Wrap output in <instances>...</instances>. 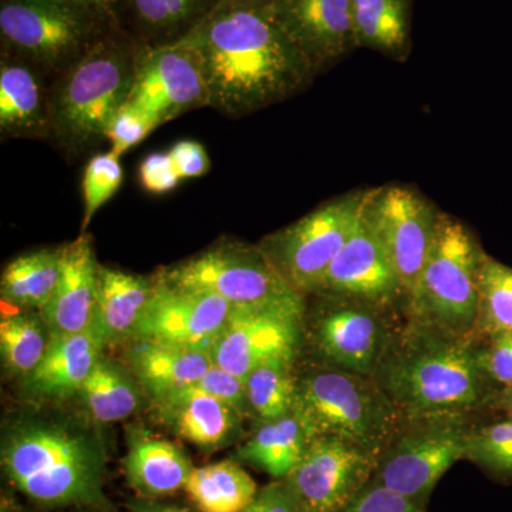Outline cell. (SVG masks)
<instances>
[{"instance_id":"cell-28","label":"cell","mask_w":512,"mask_h":512,"mask_svg":"<svg viewBox=\"0 0 512 512\" xmlns=\"http://www.w3.org/2000/svg\"><path fill=\"white\" fill-rule=\"evenodd\" d=\"M312 439L301 417L292 412L279 419L261 421L255 433L239 448L237 458L275 480H284L301 461Z\"/></svg>"},{"instance_id":"cell-18","label":"cell","mask_w":512,"mask_h":512,"mask_svg":"<svg viewBox=\"0 0 512 512\" xmlns=\"http://www.w3.org/2000/svg\"><path fill=\"white\" fill-rule=\"evenodd\" d=\"M269 9L318 73L357 49L349 0H271Z\"/></svg>"},{"instance_id":"cell-32","label":"cell","mask_w":512,"mask_h":512,"mask_svg":"<svg viewBox=\"0 0 512 512\" xmlns=\"http://www.w3.org/2000/svg\"><path fill=\"white\" fill-rule=\"evenodd\" d=\"M49 340V329L40 313L2 302L0 356L10 375L23 380L32 375L45 356Z\"/></svg>"},{"instance_id":"cell-12","label":"cell","mask_w":512,"mask_h":512,"mask_svg":"<svg viewBox=\"0 0 512 512\" xmlns=\"http://www.w3.org/2000/svg\"><path fill=\"white\" fill-rule=\"evenodd\" d=\"M379 460L352 441L316 436L284 481L299 512H340L372 481Z\"/></svg>"},{"instance_id":"cell-46","label":"cell","mask_w":512,"mask_h":512,"mask_svg":"<svg viewBox=\"0 0 512 512\" xmlns=\"http://www.w3.org/2000/svg\"><path fill=\"white\" fill-rule=\"evenodd\" d=\"M133 512H190L185 508L175 507V505H165L150 503V501H141L133 505Z\"/></svg>"},{"instance_id":"cell-7","label":"cell","mask_w":512,"mask_h":512,"mask_svg":"<svg viewBox=\"0 0 512 512\" xmlns=\"http://www.w3.org/2000/svg\"><path fill=\"white\" fill-rule=\"evenodd\" d=\"M156 276L177 288L215 293L237 309L305 316V296L286 281L261 248L244 242L224 239Z\"/></svg>"},{"instance_id":"cell-11","label":"cell","mask_w":512,"mask_h":512,"mask_svg":"<svg viewBox=\"0 0 512 512\" xmlns=\"http://www.w3.org/2000/svg\"><path fill=\"white\" fill-rule=\"evenodd\" d=\"M319 296L313 313V346L323 363L373 377L402 329L397 312L375 303L335 295Z\"/></svg>"},{"instance_id":"cell-22","label":"cell","mask_w":512,"mask_h":512,"mask_svg":"<svg viewBox=\"0 0 512 512\" xmlns=\"http://www.w3.org/2000/svg\"><path fill=\"white\" fill-rule=\"evenodd\" d=\"M158 417L181 439L215 450L234 439L242 414L211 394L187 387L154 399Z\"/></svg>"},{"instance_id":"cell-13","label":"cell","mask_w":512,"mask_h":512,"mask_svg":"<svg viewBox=\"0 0 512 512\" xmlns=\"http://www.w3.org/2000/svg\"><path fill=\"white\" fill-rule=\"evenodd\" d=\"M363 211L409 299L436 237L440 211L419 192L402 185L366 191Z\"/></svg>"},{"instance_id":"cell-9","label":"cell","mask_w":512,"mask_h":512,"mask_svg":"<svg viewBox=\"0 0 512 512\" xmlns=\"http://www.w3.org/2000/svg\"><path fill=\"white\" fill-rule=\"evenodd\" d=\"M471 413H439L406 417L380 456L373 483L429 505L444 474L464 460L474 429Z\"/></svg>"},{"instance_id":"cell-6","label":"cell","mask_w":512,"mask_h":512,"mask_svg":"<svg viewBox=\"0 0 512 512\" xmlns=\"http://www.w3.org/2000/svg\"><path fill=\"white\" fill-rule=\"evenodd\" d=\"M483 255L466 225L440 212L426 264L407 299L406 319L448 332L476 333Z\"/></svg>"},{"instance_id":"cell-16","label":"cell","mask_w":512,"mask_h":512,"mask_svg":"<svg viewBox=\"0 0 512 512\" xmlns=\"http://www.w3.org/2000/svg\"><path fill=\"white\" fill-rule=\"evenodd\" d=\"M313 295L359 299L393 311L403 309L406 315V293L363 208L352 235Z\"/></svg>"},{"instance_id":"cell-37","label":"cell","mask_w":512,"mask_h":512,"mask_svg":"<svg viewBox=\"0 0 512 512\" xmlns=\"http://www.w3.org/2000/svg\"><path fill=\"white\" fill-rule=\"evenodd\" d=\"M156 128V124L148 119L143 111L127 103L116 114L107 130L106 140L110 141L111 153L123 156L128 150L146 140L148 134Z\"/></svg>"},{"instance_id":"cell-8","label":"cell","mask_w":512,"mask_h":512,"mask_svg":"<svg viewBox=\"0 0 512 512\" xmlns=\"http://www.w3.org/2000/svg\"><path fill=\"white\" fill-rule=\"evenodd\" d=\"M114 32L72 0H0V49L52 79Z\"/></svg>"},{"instance_id":"cell-17","label":"cell","mask_w":512,"mask_h":512,"mask_svg":"<svg viewBox=\"0 0 512 512\" xmlns=\"http://www.w3.org/2000/svg\"><path fill=\"white\" fill-rule=\"evenodd\" d=\"M303 316L234 309L210 350L214 365L245 379L275 359H296L303 342Z\"/></svg>"},{"instance_id":"cell-29","label":"cell","mask_w":512,"mask_h":512,"mask_svg":"<svg viewBox=\"0 0 512 512\" xmlns=\"http://www.w3.org/2000/svg\"><path fill=\"white\" fill-rule=\"evenodd\" d=\"M60 268L62 247L19 255L3 269L0 278L2 302L28 311H42L59 284Z\"/></svg>"},{"instance_id":"cell-3","label":"cell","mask_w":512,"mask_h":512,"mask_svg":"<svg viewBox=\"0 0 512 512\" xmlns=\"http://www.w3.org/2000/svg\"><path fill=\"white\" fill-rule=\"evenodd\" d=\"M0 463L19 493L45 507L100 505L106 450L72 421L23 417L3 431Z\"/></svg>"},{"instance_id":"cell-14","label":"cell","mask_w":512,"mask_h":512,"mask_svg":"<svg viewBox=\"0 0 512 512\" xmlns=\"http://www.w3.org/2000/svg\"><path fill=\"white\" fill-rule=\"evenodd\" d=\"M127 103L156 124H167L195 109L210 107L200 60L187 43L138 46L136 77Z\"/></svg>"},{"instance_id":"cell-5","label":"cell","mask_w":512,"mask_h":512,"mask_svg":"<svg viewBox=\"0 0 512 512\" xmlns=\"http://www.w3.org/2000/svg\"><path fill=\"white\" fill-rule=\"evenodd\" d=\"M293 412L312 437H339L380 456L404 419L372 377L328 365L298 375Z\"/></svg>"},{"instance_id":"cell-31","label":"cell","mask_w":512,"mask_h":512,"mask_svg":"<svg viewBox=\"0 0 512 512\" xmlns=\"http://www.w3.org/2000/svg\"><path fill=\"white\" fill-rule=\"evenodd\" d=\"M84 409L97 423L126 420L136 413L140 392L124 367L101 356L79 392Z\"/></svg>"},{"instance_id":"cell-39","label":"cell","mask_w":512,"mask_h":512,"mask_svg":"<svg viewBox=\"0 0 512 512\" xmlns=\"http://www.w3.org/2000/svg\"><path fill=\"white\" fill-rule=\"evenodd\" d=\"M195 386L211 394L215 399L221 400L222 403L228 404L242 416L249 413L247 387L242 377L212 363L210 369Z\"/></svg>"},{"instance_id":"cell-36","label":"cell","mask_w":512,"mask_h":512,"mask_svg":"<svg viewBox=\"0 0 512 512\" xmlns=\"http://www.w3.org/2000/svg\"><path fill=\"white\" fill-rule=\"evenodd\" d=\"M120 158L111 151L96 154L84 168L82 234H86L94 215L123 184L124 171Z\"/></svg>"},{"instance_id":"cell-42","label":"cell","mask_w":512,"mask_h":512,"mask_svg":"<svg viewBox=\"0 0 512 512\" xmlns=\"http://www.w3.org/2000/svg\"><path fill=\"white\" fill-rule=\"evenodd\" d=\"M168 154H170L181 180L202 177L210 171V157H208L204 146L197 141H178L171 147Z\"/></svg>"},{"instance_id":"cell-20","label":"cell","mask_w":512,"mask_h":512,"mask_svg":"<svg viewBox=\"0 0 512 512\" xmlns=\"http://www.w3.org/2000/svg\"><path fill=\"white\" fill-rule=\"evenodd\" d=\"M53 79L35 64L0 53V133L49 140Z\"/></svg>"},{"instance_id":"cell-33","label":"cell","mask_w":512,"mask_h":512,"mask_svg":"<svg viewBox=\"0 0 512 512\" xmlns=\"http://www.w3.org/2000/svg\"><path fill=\"white\" fill-rule=\"evenodd\" d=\"M296 359H275L245 377L249 412L259 421L279 419L293 412L298 373Z\"/></svg>"},{"instance_id":"cell-35","label":"cell","mask_w":512,"mask_h":512,"mask_svg":"<svg viewBox=\"0 0 512 512\" xmlns=\"http://www.w3.org/2000/svg\"><path fill=\"white\" fill-rule=\"evenodd\" d=\"M464 460L476 464L495 480L512 483V416L488 426L474 427Z\"/></svg>"},{"instance_id":"cell-23","label":"cell","mask_w":512,"mask_h":512,"mask_svg":"<svg viewBox=\"0 0 512 512\" xmlns=\"http://www.w3.org/2000/svg\"><path fill=\"white\" fill-rule=\"evenodd\" d=\"M194 468L187 454L171 441L141 427L128 430L124 471L131 487L144 497H165L184 490Z\"/></svg>"},{"instance_id":"cell-10","label":"cell","mask_w":512,"mask_h":512,"mask_svg":"<svg viewBox=\"0 0 512 512\" xmlns=\"http://www.w3.org/2000/svg\"><path fill=\"white\" fill-rule=\"evenodd\" d=\"M366 191L349 192L266 237L259 248L303 296L318 291L333 259L355 229Z\"/></svg>"},{"instance_id":"cell-34","label":"cell","mask_w":512,"mask_h":512,"mask_svg":"<svg viewBox=\"0 0 512 512\" xmlns=\"http://www.w3.org/2000/svg\"><path fill=\"white\" fill-rule=\"evenodd\" d=\"M512 332V268L483 255L478 272L476 333L481 339Z\"/></svg>"},{"instance_id":"cell-1","label":"cell","mask_w":512,"mask_h":512,"mask_svg":"<svg viewBox=\"0 0 512 512\" xmlns=\"http://www.w3.org/2000/svg\"><path fill=\"white\" fill-rule=\"evenodd\" d=\"M181 42L200 60L210 107L231 119L303 92L319 74L269 3L221 0Z\"/></svg>"},{"instance_id":"cell-43","label":"cell","mask_w":512,"mask_h":512,"mask_svg":"<svg viewBox=\"0 0 512 512\" xmlns=\"http://www.w3.org/2000/svg\"><path fill=\"white\" fill-rule=\"evenodd\" d=\"M241 512H299L284 480H275L256 494L255 500Z\"/></svg>"},{"instance_id":"cell-2","label":"cell","mask_w":512,"mask_h":512,"mask_svg":"<svg viewBox=\"0 0 512 512\" xmlns=\"http://www.w3.org/2000/svg\"><path fill=\"white\" fill-rule=\"evenodd\" d=\"M483 339L406 319L372 377L406 417L473 413L495 390L480 363Z\"/></svg>"},{"instance_id":"cell-27","label":"cell","mask_w":512,"mask_h":512,"mask_svg":"<svg viewBox=\"0 0 512 512\" xmlns=\"http://www.w3.org/2000/svg\"><path fill=\"white\" fill-rule=\"evenodd\" d=\"M357 49L404 62L412 50V0H349Z\"/></svg>"},{"instance_id":"cell-41","label":"cell","mask_w":512,"mask_h":512,"mask_svg":"<svg viewBox=\"0 0 512 512\" xmlns=\"http://www.w3.org/2000/svg\"><path fill=\"white\" fill-rule=\"evenodd\" d=\"M141 187L148 194H168L177 188L181 180L168 153H151L144 158L138 170Z\"/></svg>"},{"instance_id":"cell-21","label":"cell","mask_w":512,"mask_h":512,"mask_svg":"<svg viewBox=\"0 0 512 512\" xmlns=\"http://www.w3.org/2000/svg\"><path fill=\"white\" fill-rule=\"evenodd\" d=\"M104 348L106 345L92 328L72 335L50 336L42 362L23 380V387L37 399H70L79 394Z\"/></svg>"},{"instance_id":"cell-15","label":"cell","mask_w":512,"mask_h":512,"mask_svg":"<svg viewBox=\"0 0 512 512\" xmlns=\"http://www.w3.org/2000/svg\"><path fill=\"white\" fill-rule=\"evenodd\" d=\"M153 296L134 338L210 353L234 306L212 292L165 284L154 275Z\"/></svg>"},{"instance_id":"cell-47","label":"cell","mask_w":512,"mask_h":512,"mask_svg":"<svg viewBox=\"0 0 512 512\" xmlns=\"http://www.w3.org/2000/svg\"><path fill=\"white\" fill-rule=\"evenodd\" d=\"M251 2L269 3V2H271V0H251Z\"/></svg>"},{"instance_id":"cell-40","label":"cell","mask_w":512,"mask_h":512,"mask_svg":"<svg viewBox=\"0 0 512 512\" xmlns=\"http://www.w3.org/2000/svg\"><path fill=\"white\" fill-rule=\"evenodd\" d=\"M481 369L491 383L501 387L512 384V332L483 339L480 348Z\"/></svg>"},{"instance_id":"cell-30","label":"cell","mask_w":512,"mask_h":512,"mask_svg":"<svg viewBox=\"0 0 512 512\" xmlns=\"http://www.w3.org/2000/svg\"><path fill=\"white\" fill-rule=\"evenodd\" d=\"M184 490L200 512H241L259 488L237 461L224 460L194 468Z\"/></svg>"},{"instance_id":"cell-25","label":"cell","mask_w":512,"mask_h":512,"mask_svg":"<svg viewBox=\"0 0 512 512\" xmlns=\"http://www.w3.org/2000/svg\"><path fill=\"white\" fill-rule=\"evenodd\" d=\"M156 281L101 265L92 329L104 345L133 339Z\"/></svg>"},{"instance_id":"cell-24","label":"cell","mask_w":512,"mask_h":512,"mask_svg":"<svg viewBox=\"0 0 512 512\" xmlns=\"http://www.w3.org/2000/svg\"><path fill=\"white\" fill-rule=\"evenodd\" d=\"M123 28L138 46L174 45L217 8L221 0H120Z\"/></svg>"},{"instance_id":"cell-38","label":"cell","mask_w":512,"mask_h":512,"mask_svg":"<svg viewBox=\"0 0 512 512\" xmlns=\"http://www.w3.org/2000/svg\"><path fill=\"white\" fill-rule=\"evenodd\" d=\"M340 512H427V507L370 481Z\"/></svg>"},{"instance_id":"cell-45","label":"cell","mask_w":512,"mask_h":512,"mask_svg":"<svg viewBox=\"0 0 512 512\" xmlns=\"http://www.w3.org/2000/svg\"><path fill=\"white\" fill-rule=\"evenodd\" d=\"M488 406L503 410L507 413V416H512V384L511 386L501 387L500 390H495Z\"/></svg>"},{"instance_id":"cell-26","label":"cell","mask_w":512,"mask_h":512,"mask_svg":"<svg viewBox=\"0 0 512 512\" xmlns=\"http://www.w3.org/2000/svg\"><path fill=\"white\" fill-rule=\"evenodd\" d=\"M134 342L128 362L153 400L195 386L212 365L210 353L202 350L147 340Z\"/></svg>"},{"instance_id":"cell-4","label":"cell","mask_w":512,"mask_h":512,"mask_svg":"<svg viewBox=\"0 0 512 512\" xmlns=\"http://www.w3.org/2000/svg\"><path fill=\"white\" fill-rule=\"evenodd\" d=\"M137 52L126 32L114 30L53 79L50 143L79 156L106 138L111 121L130 99Z\"/></svg>"},{"instance_id":"cell-44","label":"cell","mask_w":512,"mask_h":512,"mask_svg":"<svg viewBox=\"0 0 512 512\" xmlns=\"http://www.w3.org/2000/svg\"><path fill=\"white\" fill-rule=\"evenodd\" d=\"M72 2L89 10L110 29L124 32L120 0H72Z\"/></svg>"},{"instance_id":"cell-19","label":"cell","mask_w":512,"mask_h":512,"mask_svg":"<svg viewBox=\"0 0 512 512\" xmlns=\"http://www.w3.org/2000/svg\"><path fill=\"white\" fill-rule=\"evenodd\" d=\"M100 268L87 232L63 245L59 284L39 312L50 336L72 335L92 328Z\"/></svg>"}]
</instances>
